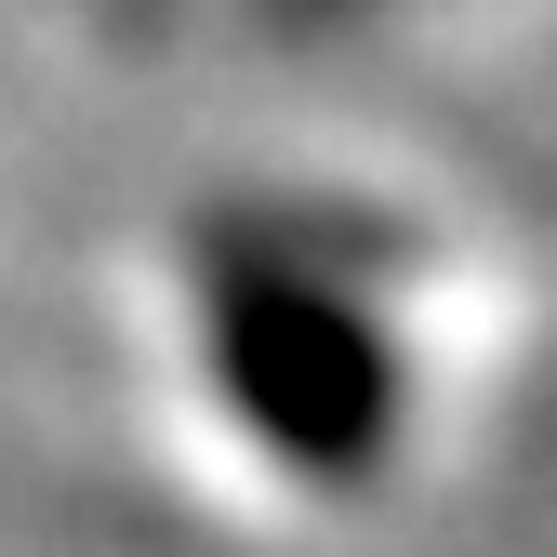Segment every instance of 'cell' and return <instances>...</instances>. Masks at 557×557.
<instances>
[{"mask_svg":"<svg viewBox=\"0 0 557 557\" xmlns=\"http://www.w3.org/2000/svg\"><path fill=\"white\" fill-rule=\"evenodd\" d=\"M186 332L213 372L226 425L306 478L345 492L372 478L398 438V332H385V278L345 213H226L186 252Z\"/></svg>","mask_w":557,"mask_h":557,"instance_id":"obj_1","label":"cell"}]
</instances>
